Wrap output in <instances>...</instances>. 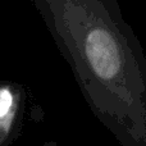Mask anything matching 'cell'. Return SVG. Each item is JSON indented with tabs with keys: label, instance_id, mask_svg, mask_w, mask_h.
Segmentation results:
<instances>
[{
	"label": "cell",
	"instance_id": "obj_3",
	"mask_svg": "<svg viewBox=\"0 0 146 146\" xmlns=\"http://www.w3.org/2000/svg\"><path fill=\"white\" fill-rule=\"evenodd\" d=\"M42 146H60V145H59L56 141H53V140H50V141H46Z\"/></svg>",
	"mask_w": 146,
	"mask_h": 146
},
{
	"label": "cell",
	"instance_id": "obj_2",
	"mask_svg": "<svg viewBox=\"0 0 146 146\" xmlns=\"http://www.w3.org/2000/svg\"><path fill=\"white\" fill-rule=\"evenodd\" d=\"M32 92L27 85L0 80V146H13L32 115Z\"/></svg>",
	"mask_w": 146,
	"mask_h": 146
},
{
	"label": "cell",
	"instance_id": "obj_1",
	"mask_svg": "<svg viewBox=\"0 0 146 146\" xmlns=\"http://www.w3.org/2000/svg\"><path fill=\"white\" fill-rule=\"evenodd\" d=\"M90 110L121 146H146V56L115 0H33Z\"/></svg>",
	"mask_w": 146,
	"mask_h": 146
}]
</instances>
